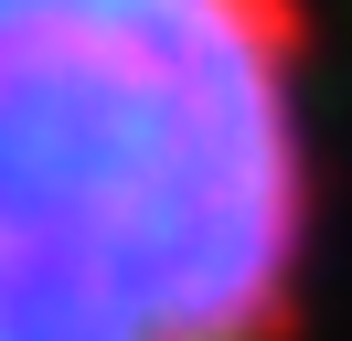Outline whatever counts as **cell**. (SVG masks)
<instances>
[{
	"label": "cell",
	"instance_id": "6da1fadb",
	"mask_svg": "<svg viewBox=\"0 0 352 341\" xmlns=\"http://www.w3.org/2000/svg\"><path fill=\"white\" fill-rule=\"evenodd\" d=\"M320 0H0V341H309Z\"/></svg>",
	"mask_w": 352,
	"mask_h": 341
}]
</instances>
